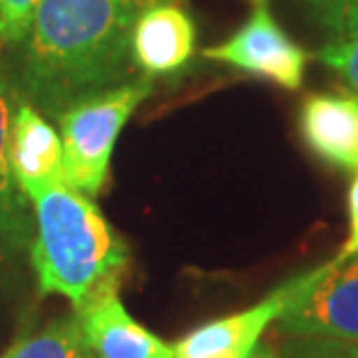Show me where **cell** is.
Returning a JSON list of instances; mask_svg holds the SVG:
<instances>
[{
  "instance_id": "1",
  "label": "cell",
  "mask_w": 358,
  "mask_h": 358,
  "mask_svg": "<svg viewBox=\"0 0 358 358\" xmlns=\"http://www.w3.org/2000/svg\"><path fill=\"white\" fill-rule=\"evenodd\" d=\"M175 0H40L12 45V93L59 119L80 100L133 80V31L149 7Z\"/></svg>"
},
{
  "instance_id": "7",
  "label": "cell",
  "mask_w": 358,
  "mask_h": 358,
  "mask_svg": "<svg viewBox=\"0 0 358 358\" xmlns=\"http://www.w3.org/2000/svg\"><path fill=\"white\" fill-rule=\"evenodd\" d=\"M84 342L93 358H175V347L140 326L119 298V284L105 289L75 310Z\"/></svg>"
},
{
  "instance_id": "3",
  "label": "cell",
  "mask_w": 358,
  "mask_h": 358,
  "mask_svg": "<svg viewBox=\"0 0 358 358\" xmlns=\"http://www.w3.org/2000/svg\"><path fill=\"white\" fill-rule=\"evenodd\" d=\"M152 89V77L142 75L84 98L61 114L63 175L73 189L89 198L103 189L121 128Z\"/></svg>"
},
{
  "instance_id": "8",
  "label": "cell",
  "mask_w": 358,
  "mask_h": 358,
  "mask_svg": "<svg viewBox=\"0 0 358 358\" xmlns=\"http://www.w3.org/2000/svg\"><path fill=\"white\" fill-rule=\"evenodd\" d=\"M10 168L26 198L52 184L66 182L61 135L45 114L21 100L10 126Z\"/></svg>"
},
{
  "instance_id": "18",
  "label": "cell",
  "mask_w": 358,
  "mask_h": 358,
  "mask_svg": "<svg viewBox=\"0 0 358 358\" xmlns=\"http://www.w3.org/2000/svg\"><path fill=\"white\" fill-rule=\"evenodd\" d=\"M249 358H279V356L275 354V349H272V347H256L254 354Z\"/></svg>"
},
{
  "instance_id": "14",
  "label": "cell",
  "mask_w": 358,
  "mask_h": 358,
  "mask_svg": "<svg viewBox=\"0 0 358 358\" xmlns=\"http://www.w3.org/2000/svg\"><path fill=\"white\" fill-rule=\"evenodd\" d=\"M279 358H358V340L289 335Z\"/></svg>"
},
{
  "instance_id": "16",
  "label": "cell",
  "mask_w": 358,
  "mask_h": 358,
  "mask_svg": "<svg viewBox=\"0 0 358 358\" xmlns=\"http://www.w3.org/2000/svg\"><path fill=\"white\" fill-rule=\"evenodd\" d=\"M40 0H0V45L12 47L24 38Z\"/></svg>"
},
{
  "instance_id": "13",
  "label": "cell",
  "mask_w": 358,
  "mask_h": 358,
  "mask_svg": "<svg viewBox=\"0 0 358 358\" xmlns=\"http://www.w3.org/2000/svg\"><path fill=\"white\" fill-rule=\"evenodd\" d=\"M331 42L358 38V0H293Z\"/></svg>"
},
{
  "instance_id": "10",
  "label": "cell",
  "mask_w": 358,
  "mask_h": 358,
  "mask_svg": "<svg viewBox=\"0 0 358 358\" xmlns=\"http://www.w3.org/2000/svg\"><path fill=\"white\" fill-rule=\"evenodd\" d=\"M300 133L305 145L340 170L358 168V96L317 93L303 103Z\"/></svg>"
},
{
  "instance_id": "9",
  "label": "cell",
  "mask_w": 358,
  "mask_h": 358,
  "mask_svg": "<svg viewBox=\"0 0 358 358\" xmlns=\"http://www.w3.org/2000/svg\"><path fill=\"white\" fill-rule=\"evenodd\" d=\"M196 26L175 3H159L142 14L133 31V61L147 77L182 70L193 56Z\"/></svg>"
},
{
  "instance_id": "17",
  "label": "cell",
  "mask_w": 358,
  "mask_h": 358,
  "mask_svg": "<svg viewBox=\"0 0 358 358\" xmlns=\"http://www.w3.org/2000/svg\"><path fill=\"white\" fill-rule=\"evenodd\" d=\"M347 210H349V233H347L345 245L340 249L338 259H352V256L358 254V168L354 170L352 186H349Z\"/></svg>"
},
{
  "instance_id": "12",
  "label": "cell",
  "mask_w": 358,
  "mask_h": 358,
  "mask_svg": "<svg viewBox=\"0 0 358 358\" xmlns=\"http://www.w3.org/2000/svg\"><path fill=\"white\" fill-rule=\"evenodd\" d=\"M3 358H93L77 317L59 319L40 333L19 340L7 349Z\"/></svg>"
},
{
  "instance_id": "5",
  "label": "cell",
  "mask_w": 358,
  "mask_h": 358,
  "mask_svg": "<svg viewBox=\"0 0 358 358\" xmlns=\"http://www.w3.org/2000/svg\"><path fill=\"white\" fill-rule=\"evenodd\" d=\"M326 263L279 284L261 303L224 319L207 321L184 335L175 345V358H249L268 326L277 324V319L317 282L326 270Z\"/></svg>"
},
{
  "instance_id": "15",
  "label": "cell",
  "mask_w": 358,
  "mask_h": 358,
  "mask_svg": "<svg viewBox=\"0 0 358 358\" xmlns=\"http://www.w3.org/2000/svg\"><path fill=\"white\" fill-rule=\"evenodd\" d=\"M317 59L358 96V38L328 42L317 52Z\"/></svg>"
},
{
  "instance_id": "4",
  "label": "cell",
  "mask_w": 358,
  "mask_h": 358,
  "mask_svg": "<svg viewBox=\"0 0 358 358\" xmlns=\"http://www.w3.org/2000/svg\"><path fill=\"white\" fill-rule=\"evenodd\" d=\"M205 59L263 77L296 91L303 87L310 54L275 21L270 0H249V19L226 42L205 49Z\"/></svg>"
},
{
  "instance_id": "11",
  "label": "cell",
  "mask_w": 358,
  "mask_h": 358,
  "mask_svg": "<svg viewBox=\"0 0 358 358\" xmlns=\"http://www.w3.org/2000/svg\"><path fill=\"white\" fill-rule=\"evenodd\" d=\"M12 117V87L0 63V247L24 249L31 240V226L26 214V196L10 168Z\"/></svg>"
},
{
  "instance_id": "6",
  "label": "cell",
  "mask_w": 358,
  "mask_h": 358,
  "mask_svg": "<svg viewBox=\"0 0 358 358\" xmlns=\"http://www.w3.org/2000/svg\"><path fill=\"white\" fill-rule=\"evenodd\" d=\"M284 335L358 340V254L326 263L321 277L277 319Z\"/></svg>"
},
{
  "instance_id": "2",
  "label": "cell",
  "mask_w": 358,
  "mask_h": 358,
  "mask_svg": "<svg viewBox=\"0 0 358 358\" xmlns=\"http://www.w3.org/2000/svg\"><path fill=\"white\" fill-rule=\"evenodd\" d=\"M35 212L31 263L42 293H59L73 307L119 284L128 249L87 193L66 182L28 196Z\"/></svg>"
}]
</instances>
